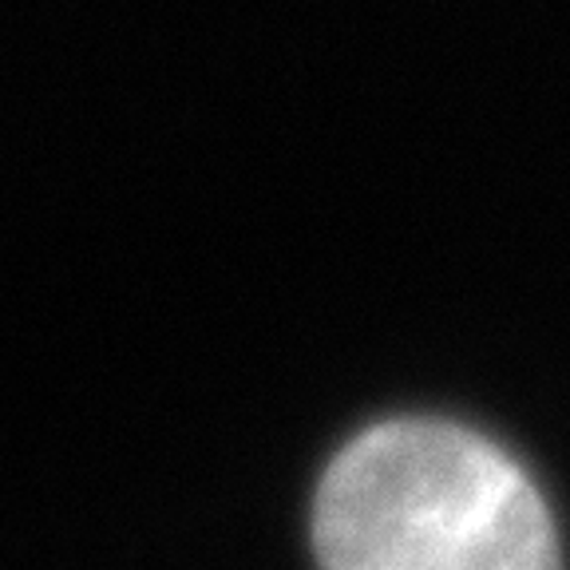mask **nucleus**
<instances>
[{
	"label": "nucleus",
	"mask_w": 570,
	"mask_h": 570,
	"mask_svg": "<svg viewBox=\"0 0 570 570\" xmlns=\"http://www.w3.org/2000/svg\"><path fill=\"white\" fill-rule=\"evenodd\" d=\"M321 570H562L559 531L527 472L448 420H384L317 488Z\"/></svg>",
	"instance_id": "f257e3e1"
}]
</instances>
